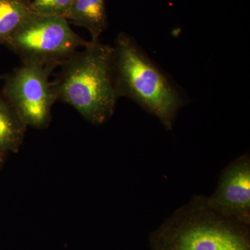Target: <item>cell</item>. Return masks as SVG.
Wrapping results in <instances>:
<instances>
[{
    "label": "cell",
    "instance_id": "cell-1",
    "mask_svg": "<svg viewBox=\"0 0 250 250\" xmlns=\"http://www.w3.org/2000/svg\"><path fill=\"white\" fill-rule=\"evenodd\" d=\"M113 54L111 46L91 41L61 65L52 82L57 100L69 104L94 125L111 118L118 99Z\"/></svg>",
    "mask_w": 250,
    "mask_h": 250
},
{
    "label": "cell",
    "instance_id": "cell-2",
    "mask_svg": "<svg viewBox=\"0 0 250 250\" xmlns=\"http://www.w3.org/2000/svg\"><path fill=\"white\" fill-rule=\"evenodd\" d=\"M113 49V75L118 98L134 100L171 129L183 103L180 94L129 35L118 34Z\"/></svg>",
    "mask_w": 250,
    "mask_h": 250
},
{
    "label": "cell",
    "instance_id": "cell-3",
    "mask_svg": "<svg viewBox=\"0 0 250 250\" xmlns=\"http://www.w3.org/2000/svg\"><path fill=\"white\" fill-rule=\"evenodd\" d=\"M88 43L72 30L65 18L32 12L5 45L22 63L54 70Z\"/></svg>",
    "mask_w": 250,
    "mask_h": 250
},
{
    "label": "cell",
    "instance_id": "cell-4",
    "mask_svg": "<svg viewBox=\"0 0 250 250\" xmlns=\"http://www.w3.org/2000/svg\"><path fill=\"white\" fill-rule=\"evenodd\" d=\"M159 232L157 250H250L248 237L229 218L205 205Z\"/></svg>",
    "mask_w": 250,
    "mask_h": 250
},
{
    "label": "cell",
    "instance_id": "cell-5",
    "mask_svg": "<svg viewBox=\"0 0 250 250\" xmlns=\"http://www.w3.org/2000/svg\"><path fill=\"white\" fill-rule=\"evenodd\" d=\"M54 70L22 63L3 77L1 95L17 112L27 126L47 128L52 119V106L57 101L49 77Z\"/></svg>",
    "mask_w": 250,
    "mask_h": 250
},
{
    "label": "cell",
    "instance_id": "cell-6",
    "mask_svg": "<svg viewBox=\"0 0 250 250\" xmlns=\"http://www.w3.org/2000/svg\"><path fill=\"white\" fill-rule=\"evenodd\" d=\"M206 206L227 218L248 224L250 217V164L241 158L229 167Z\"/></svg>",
    "mask_w": 250,
    "mask_h": 250
},
{
    "label": "cell",
    "instance_id": "cell-7",
    "mask_svg": "<svg viewBox=\"0 0 250 250\" xmlns=\"http://www.w3.org/2000/svg\"><path fill=\"white\" fill-rule=\"evenodd\" d=\"M65 19L72 24L86 29L92 41H98L108 27L105 0H73Z\"/></svg>",
    "mask_w": 250,
    "mask_h": 250
},
{
    "label": "cell",
    "instance_id": "cell-8",
    "mask_svg": "<svg viewBox=\"0 0 250 250\" xmlns=\"http://www.w3.org/2000/svg\"><path fill=\"white\" fill-rule=\"evenodd\" d=\"M27 126L17 112L0 94V149L6 152L19 151Z\"/></svg>",
    "mask_w": 250,
    "mask_h": 250
},
{
    "label": "cell",
    "instance_id": "cell-9",
    "mask_svg": "<svg viewBox=\"0 0 250 250\" xmlns=\"http://www.w3.org/2000/svg\"><path fill=\"white\" fill-rule=\"evenodd\" d=\"M32 0H0V46L5 45L32 13Z\"/></svg>",
    "mask_w": 250,
    "mask_h": 250
},
{
    "label": "cell",
    "instance_id": "cell-10",
    "mask_svg": "<svg viewBox=\"0 0 250 250\" xmlns=\"http://www.w3.org/2000/svg\"><path fill=\"white\" fill-rule=\"evenodd\" d=\"M73 0H32L31 9L36 14L66 18Z\"/></svg>",
    "mask_w": 250,
    "mask_h": 250
},
{
    "label": "cell",
    "instance_id": "cell-11",
    "mask_svg": "<svg viewBox=\"0 0 250 250\" xmlns=\"http://www.w3.org/2000/svg\"><path fill=\"white\" fill-rule=\"evenodd\" d=\"M7 153L8 152H4V151L0 149V169H1V167L4 165L6 156H7Z\"/></svg>",
    "mask_w": 250,
    "mask_h": 250
}]
</instances>
